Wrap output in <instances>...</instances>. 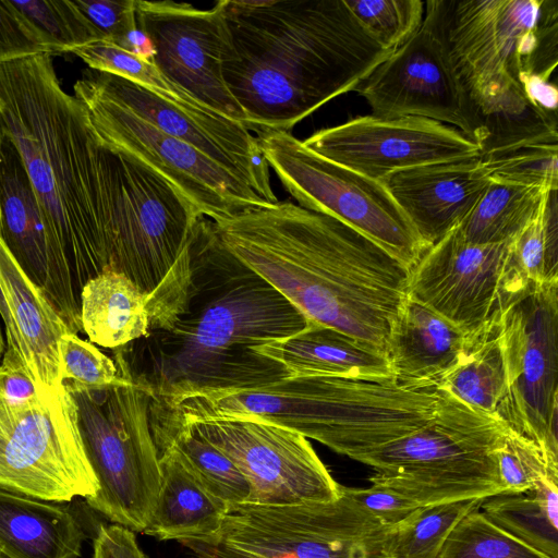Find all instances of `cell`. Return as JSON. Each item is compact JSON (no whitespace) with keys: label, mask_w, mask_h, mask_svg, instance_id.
I'll use <instances>...</instances> for the list:
<instances>
[{"label":"cell","mask_w":558,"mask_h":558,"mask_svg":"<svg viewBox=\"0 0 558 558\" xmlns=\"http://www.w3.org/2000/svg\"><path fill=\"white\" fill-rule=\"evenodd\" d=\"M311 322L235 258L201 217L192 242L185 301L171 324L113 349L114 362L168 408L197 395L268 385L290 377L252 350L303 331Z\"/></svg>","instance_id":"cell-1"},{"label":"cell","mask_w":558,"mask_h":558,"mask_svg":"<svg viewBox=\"0 0 558 558\" xmlns=\"http://www.w3.org/2000/svg\"><path fill=\"white\" fill-rule=\"evenodd\" d=\"M0 132L22 156L81 304L83 287L108 269L131 195V159L96 134L83 104L62 88L49 53L0 64Z\"/></svg>","instance_id":"cell-2"},{"label":"cell","mask_w":558,"mask_h":558,"mask_svg":"<svg viewBox=\"0 0 558 558\" xmlns=\"http://www.w3.org/2000/svg\"><path fill=\"white\" fill-rule=\"evenodd\" d=\"M221 244L310 322L386 355L410 269L340 220L291 202L211 220Z\"/></svg>","instance_id":"cell-3"},{"label":"cell","mask_w":558,"mask_h":558,"mask_svg":"<svg viewBox=\"0 0 558 558\" xmlns=\"http://www.w3.org/2000/svg\"><path fill=\"white\" fill-rule=\"evenodd\" d=\"M225 82L250 130L289 132L329 100L356 90L393 50L344 0H222Z\"/></svg>","instance_id":"cell-4"},{"label":"cell","mask_w":558,"mask_h":558,"mask_svg":"<svg viewBox=\"0 0 558 558\" xmlns=\"http://www.w3.org/2000/svg\"><path fill=\"white\" fill-rule=\"evenodd\" d=\"M444 392L388 377H289L268 385L186 397L166 411L274 424L357 462L423 426Z\"/></svg>","instance_id":"cell-5"},{"label":"cell","mask_w":558,"mask_h":558,"mask_svg":"<svg viewBox=\"0 0 558 558\" xmlns=\"http://www.w3.org/2000/svg\"><path fill=\"white\" fill-rule=\"evenodd\" d=\"M453 68L477 118L522 89L523 75L557 68L556 0H438Z\"/></svg>","instance_id":"cell-6"},{"label":"cell","mask_w":558,"mask_h":558,"mask_svg":"<svg viewBox=\"0 0 558 558\" xmlns=\"http://www.w3.org/2000/svg\"><path fill=\"white\" fill-rule=\"evenodd\" d=\"M114 363V384H63L76 405L84 449L99 484L85 499L87 507L113 524L143 533L156 509L161 477L150 424L153 397Z\"/></svg>","instance_id":"cell-7"},{"label":"cell","mask_w":558,"mask_h":558,"mask_svg":"<svg viewBox=\"0 0 558 558\" xmlns=\"http://www.w3.org/2000/svg\"><path fill=\"white\" fill-rule=\"evenodd\" d=\"M506 428L445 392L428 422L360 462L375 470L371 484L391 488L420 507L485 499L504 493L497 450Z\"/></svg>","instance_id":"cell-8"},{"label":"cell","mask_w":558,"mask_h":558,"mask_svg":"<svg viewBox=\"0 0 558 558\" xmlns=\"http://www.w3.org/2000/svg\"><path fill=\"white\" fill-rule=\"evenodd\" d=\"M257 140L298 205L348 225L409 269L428 248L383 183L315 154L290 132H262Z\"/></svg>","instance_id":"cell-9"},{"label":"cell","mask_w":558,"mask_h":558,"mask_svg":"<svg viewBox=\"0 0 558 558\" xmlns=\"http://www.w3.org/2000/svg\"><path fill=\"white\" fill-rule=\"evenodd\" d=\"M0 488L59 504L98 492L64 384L28 402L0 398Z\"/></svg>","instance_id":"cell-10"},{"label":"cell","mask_w":558,"mask_h":558,"mask_svg":"<svg viewBox=\"0 0 558 558\" xmlns=\"http://www.w3.org/2000/svg\"><path fill=\"white\" fill-rule=\"evenodd\" d=\"M389 530L341 493L331 501L231 507L218 543L256 558H388Z\"/></svg>","instance_id":"cell-11"},{"label":"cell","mask_w":558,"mask_h":558,"mask_svg":"<svg viewBox=\"0 0 558 558\" xmlns=\"http://www.w3.org/2000/svg\"><path fill=\"white\" fill-rule=\"evenodd\" d=\"M499 326L507 386L496 418L558 459V281L529 289Z\"/></svg>","instance_id":"cell-12"},{"label":"cell","mask_w":558,"mask_h":558,"mask_svg":"<svg viewBox=\"0 0 558 558\" xmlns=\"http://www.w3.org/2000/svg\"><path fill=\"white\" fill-rule=\"evenodd\" d=\"M73 92L101 141L156 170L204 217L216 221L245 209L269 206L247 183L210 157L106 98L82 77Z\"/></svg>","instance_id":"cell-13"},{"label":"cell","mask_w":558,"mask_h":558,"mask_svg":"<svg viewBox=\"0 0 558 558\" xmlns=\"http://www.w3.org/2000/svg\"><path fill=\"white\" fill-rule=\"evenodd\" d=\"M355 92L373 116L425 118L456 128L478 146L482 142V125L448 52L438 0L425 2L416 32Z\"/></svg>","instance_id":"cell-14"},{"label":"cell","mask_w":558,"mask_h":558,"mask_svg":"<svg viewBox=\"0 0 558 558\" xmlns=\"http://www.w3.org/2000/svg\"><path fill=\"white\" fill-rule=\"evenodd\" d=\"M151 408L186 424L223 452L243 473L248 502L284 506L331 501L340 484L301 434L260 421L215 415H181Z\"/></svg>","instance_id":"cell-15"},{"label":"cell","mask_w":558,"mask_h":558,"mask_svg":"<svg viewBox=\"0 0 558 558\" xmlns=\"http://www.w3.org/2000/svg\"><path fill=\"white\" fill-rule=\"evenodd\" d=\"M302 142L315 154L380 183L404 170L481 156L478 144L456 128L420 117H356Z\"/></svg>","instance_id":"cell-16"},{"label":"cell","mask_w":558,"mask_h":558,"mask_svg":"<svg viewBox=\"0 0 558 558\" xmlns=\"http://www.w3.org/2000/svg\"><path fill=\"white\" fill-rule=\"evenodd\" d=\"M136 22L154 47L151 61L168 80L206 108L246 126L222 73L227 40L222 0L210 9L136 0Z\"/></svg>","instance_id":"cell-17"},{"label":"cell","mask_w":558,"mask_h":558,"mask_svg":"<svg viewBox=\"0 0 558 558\" xmlns=\"http://www.w3.org/2000/svg\"><path fill=\"white\" fill-rule=\"evenodd\" d=\"M508 246L471 243L457 226L410 269L408 295L473 335L512 303L504 281Z\"/></svg>","instance_id":"cell-18"},{"label":"cell","mask_w":558,"mask_h":558,"mask_svg":"<svg viewBox=\"0 0 558 558\" xmlns=\"http://www.w3.org/2000/svg\"><path fill=\"white\" fill-rule=\"evenodd\" d=\"M82 78L106 98L210 157L247 183L269 206L278 203L258 140L243 123L215 111L177 106L113 74L89 69Z\"/></svg>","instance_id":"cell-19"},{"label":"cell","mask_w":558,"mask_h":558,"mask_svg":"<svg viewBox=\"0 0 558 558\" xmlns=\"http://www.w3.org/2000/svg\"><path fill=\"white\" fill-rule=\"evenodd\" d=\"M0 236L69 330L76 335L82 331L81 304L73 292L69 269L48 234L22 156L1 132Z\"/></svg>","instance_id":"cell-20"},{"label":"cell","mask_w":558,"mask_h":558,"mask_svg":"<svg viewBox=\"0 0 558 558\" xmlns=\"http://www.w3.org/2000/svg\"><path fill=\"white\" fill-rule=\"evenodd\" d=\"M489 183L480 156L404 170L383 182L428 247L468 217Z\"/></svg>","instance_id":"cell-21"},{"label":"cell","mask_w":558,"mask_h":558,"mask_svg":"<svg viewBox=\"0 0 558 558\" xmlns=\"http://www.w3.org/2000/svg\"><path fill=\"white\" fill-rule=\"evenodd\" d=\"M468 340L460 328L408 295L387 343L391 375L407 386L439 387L462 361Z\"/></svg>","instance_id":"cell-22"},{"label":"cell","mask_w":558,"mask_h":558,"mask_svg":"<svg viewBox=\"0 0 558 558\" xmlns=\"http://www.w3.org/2000/svg\"><path fill=\"white\" fill-rule=\"evenodd\" d=\"M156 446L160 489L153 518L143 534L160 541L218 544L230 507L205 489L175 446L170 442Z\"/></svg>","instance_id":"cell-23"},{"label":"cell","mask_w":558,"mask_h":558,"mask_svg":"<svg viewBox=\"0 0 558 558\" xmlns=\"http://www.w3.org/2000/svg\"><path fill=\"white\" fill-rule=\"evenodd\" d=\"M0 281L22 339L23 356L33 380L46 391L62 389L60 340L71 331L21 269L1 236Z\"/></svg>","instance_id":"cell-24"},{"label":"cell","mask_w":558,"mask_h":558,"mask_svg":"<svg viewBox=\"0 0 558 558\" xmlns=\"http://www.w3.org/2000/svg\"><path fill=\"white\" fill-rule=\"evenodd\" d=\"M252 350L280 363L290 377L392 376L384 353L337 329L313 322L303 331Z\"/></svg>","instance_id":"cell-25"},{"label":"cell","mask_w":558,"mask_h":558,"mask_svg":"<svg viewBox=\"0 0 558 558\" xmlns=\"http://www.w3.org/2000/svg\"><path fill=\"white\" fill-rule=\"evenodd\" d=\"M88 536L70 507L0 488V554L5 558H81Z\"/></svg>","instance_id":"cell-26"},{"label":"cell","mask_w":558,"mask_h":558,"mask_svg":"<svg viewBox=\"0 0 558 558\" xmlns=\"http://www.w3.org/2000/svg\"><path fill=\"white\" fill-rule=\"evenodd\" d=\"M81 324L92 343L123 347L148 332L145 296L128 277L107 269L82 289Z\"/></svg>","instance_id":"cell-27"},{"label":"cell","mask_w":558,"mask_h":558,"mask_svg":"<svg viewBox=\"0 0 558 558\" xmlns=\"http://www.w3.org/2000/svg\"><path fill=\"white\" fill-rule=\"evenodd\" d=\"M557 211V190H551L534 218L509 241L504 281L510 300L533 287L558 281Z\"/></svg>","instance_id":"cell-28"},{"label":"cell","mask_w":558,"mask_h":558,"mask_svg":"<svg viewBox=\"0 0 558 558\" xmlns=\"http://www.w3.org/2000/svg\"><path fill=\"white\" fill-rule=\"evenodd\" d=\"M499 320L469 335L464 356L438 387L465 405L496 417L507 378Z\"/></svg>","instance_id":"cell-29"},{"label":"cell","mask_w":558,"mask_h":558,"mask_svg":"<svg viewBox=\"0 0 558 558\" xmlns=\"http://www.w3.org/2000/svg\"><path fill=\"white\" fill-rule=\"evenodd\" d=\"M480 510L498 527L548 558H558V481L530 492L485 498Z\"/></svg>","instance_id":"cell-30"},{"label":"cell","mask_w":558,"mask_h":558,"mask_svg":"<svg viewBox=\"0 0 558 558\" xmlns=\"http://www.w3.org/2000/svg\"><path fill=\"white\" fill-rule=\"evenodd\" d=\"M150 424L156 444L170 442L181 452L201 484L230 508L248 502L251 487L239 468L186 424L154 410Z\"/></svg>","instance_id":"cell-31"},{"label":"cell","mask_w":558,"mask_h":558,"mask_svg":"<svg viewBox=\"0 0 558 558\" xmlns=\"http://www.w3.org/2000/svg\"><path fill=\"white\" fill-rule=\"evenodd\" d=\"M548 191L551 190L490 181L459 225L461 234L476 244L508 242L534 218Z\"/></svg>","instance_id":"cell-32"},{"label":"cell","mask_w":558,"mask_h":558,"mask_svg":"<svg viewBox=\"0 0 558 558\" xmlns=\"http://www.w3.org/2000/svg\"><path fill=\"white\" fill-rule=\"evenodd\" d=\"M484 499H469L416 508L390 527L388 558H437L457 523Z\"/></svg>","instance_id":"cell-33"},{"label":"cell","mask_w":558,"mask_h":558,"mask_svg":"<svg viewBox=\"0 0 558 558\" xmlns=\"http://www.w3.org/2000/svg\"><path fill=\"white\" fill-rule=\"evenodd\" d=\"M69 53L82 59L90 70L131 81L177 106L210 110L168 80L151 60L135 56L112 43L99 40L74 48Z\"/></svg>","instance_id":"cell-34"},{"label":"cell","mask_w":558,"mask_h":558,"mask_svg":"<svg viewBox=\"0 0 558 558\" xmlns=\"http://www.w3.org/2000/svg\"><path fill=\"white\" fill-rule=\"evenodd\" d=\"M437 558H548L495 525L476 508L451 530Z\"/></svg>","instance_id":"cell-35"},{"label":"cell","mask_w":558,"mask_h":558,"mask_svg":"<svg viewBox=\"0 0 558 558\" xmlns=\"http://www.w3.org/2000/svg\"><path fill=\"white\" fill-rule=\"evenodd\" d=\"M497 469L505 494L526 493L544 482L558 481V459L508 427L497 450Z\"/></svg>","instance_id":"cell-36"},{"label":"cell","mask_w":558,"mask_h":558,"mask_svg":"<svg viewBox=\"0 0 558 558\" xmlns=\"http://www.w3.org/2000/svg\"><path fill=\"white\" fill-rule=\"evenodd\" d=\"M56 46L58 53L104 40L102 35L71 0H11Z\"/></svg>","instance_id":"cell-37"},{"label":"cell","mask_w":558,"mask_h":558,"mask_svg":"<svg viewBox=\"0 0 558 558\" xmlns=\"http://www.w3.org/2000/svg\"><path fill=\"white\" fill-rule=\"evenodd\" d=\"M363 28L384 48L396 50L420 27L422 0H344Z\"/></svg>","instance_id":"cell-38"},{"label":"cell","mask_w":558,"mask_h":558,"mask_svg":"<svg viewBox=\"0 0 558 558\" xmlns=\"http://www.w3.org/2000/svg\"><path fill=\"white\" fill-rule=\"evenodd\" d=\"M557 144H535L480 157L490 181L557 190Z\"/></svg>","instance_id":"cell-39"},{"label":"cell","mask_w":558,"mask_h":558,"mask_svg":"<svg viewBox=\"0 0 558 558\" xmlns=\"http://www.w3.org/2000/svg\"><path fill=\"white\" fill-rule=\"evenodd\" d=\"M60 359L62 381L100 387L119 379L114 361L76 333L68 332L61 337Z\"/></svg>","instance_id":"cell-40"},{"label":"cell","mask_w":558,"mask_h":558,"mask_svg":"<svg viewBox=\"0 0 558 558\" xmlns=\"http://www.w3.org/2000/svg\"><path fill=\"white\" fill-rule=\"evenodd\" d=\"M43 53L58 50L11 0H0V64Z\"/></svg>","instance_id":"cell-41"},{"label":"cell","mask_w":558,"mask_h":558,"mask_svg":"<svg viewBox=\"0 0 558 558\" xmlns=\"http://www.w3.org/2000/svg\"><path fill=\"white\" fill-rule=\"evenodd\" d=\"M74 3L102 35L104 40L120 48L138 27L136 0H75Z\"/></svg>","instance_id":"cell-42"},{"label":"cell","mask_w":558,"mask_h":558,"mask_svg":"<svg viewBox=\"0 0 558 558\" xmlns=\"http://www.w3.org/2000/svg\"><path fill=\"white\" fill-rule=\"evenodd\" d=\"M342 494L387 526H393L420 506L407 496L381 485L348 487L340 484Z\"/></svg>","instance_id":"cell-43"},{"label":"cell","mask_w":558,"mask_h":558,"mask_svg":"<svg viewBox=\"0 0 558 558\" xmlns=\"http://www.w3.org/2000/svg\"><path fill=\"white\" fill-rule=\"evenodd\" d=\"M46 390L33 380L24 364H0V398L10 403H23L37 399Z\"/></svg>","instance_id":"cell-44"},{"label":"cell","mask_w":558,"mask_h":558,"mask_svg":"<svg viewBox=\"0 0 558 558\" xmlns=\"http://www.w3.org/2000/svg\"><path fill=\"white\" fill-rule=\"evenodd\" d=\"M520 85L527 100L541 112L557 118L558 89L550 77L523 75Z\"/></svg>","instance_id":"cell-45"},{"label":"cell","mask_w":558,"mask_h":558,"mask_svg":"<svg viewBox=\"0 0 558 558\" xmlns=\"http://www.w3.org/2000/svg\"><path fill=\"white\" fill-rule=\"evenodd\" d=\"M118 558H148L140 547L135 533L118 524H99Z\"/></svg>","instance_id":"cell-46"},{"label":"cell","mask_w":558,"mask_h":558,"mask_svg":"<svg viewBox=\"0 0 558 558\" xmlns=\"http://www.w3.org/2000/svg\"><path fill=\"white\" fill-rule=\"evenodd\" d=\"M0 315L3 319L7 333V350L4 352L3 360L12 363H24L26 362L23 356V343L20 332L15 326L7 296L0 281ZM27 366V365H26Z\"/></svg>","instance_id":"cell-47"},{"label":"cell","mask_w":558,"mask_h":558,"mask_svg":"<svg viewBox=\"0 0 558 558\" xmlns=\"http://www.w3.org/2000/svg\"><path fill=\"white\" fill-rule=\"evenodd\" d=\"M184 546L192 549L198 557L202 558H256L235 550L221 543L206 544L201 542H184Z\"/></svg>","instance_id":"cell-48"},{"label":"cell","mask_w":558,"mask_h":558,"mask_svg":"<svg viewBox=\"0 0 558 558\" xmlns=\"http://www.w3.org/2000/svg\"><path fill=\"white\" fill-rule=\"evenodd\" d=\"M100 524V523H99ZM99 524L93 537L94 558H118L108 539L99 530Z\"/></svg>","instance_id":"cell-49"},{"label":"cell","mask_w":558,"mask_h":558,"mask_svg":"<svg viewBox=\"0 0 558 558\" xmlns=\"http://www.w3.org/2000/svg\"><path fill=\"white\" fill-rule=\"evenodd\" d=\"M3 351H4V340H3V337H2V333H1V330H0V359L3 354Z\"/></svg>","instance_id":"cell-50"},{"label":"cell","mask_w":558,"mask_h":558,"mask_svg":"<svg viewBox=\"0 0 558 558\" xmlns=\"http://www.w3.org/2000/svg\"><path fill=\"white\" fill-rule=\"evenodd\" d=\"M0 558H5V557L0 554Z\"/></svg>","instance_id":"cell-51"},{"label":"cell","mask_w":558,"mask_h":558,"mask_svg":"<svg viewBox=\"0 0 558 558\" xmlns=\"http://www.w3.org/2000/svg\"><path fill=\"white\" fill-rule=\"evenodd\" d=\"M198 558H202V557H198Z\"/></svg>","instance_id":"cell-52"}]
</instances>
